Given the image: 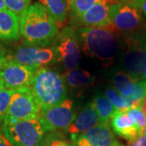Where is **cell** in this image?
<instances>
[{"instance_id": "1", "label": "cell", "mask_w": 146, "mask_h": 146, "mask_svg": "<svg viewBox=\"0 0 146 146\" xmlns=\"http://www.w3.org/2000/svg\"><path fill=\"white\" fill-rule=\"evenodd\" d=\"M80 49L105 66L112 64L122 46V37L112 27H86L76 30Z\"/></svg>"}, {"instance_id": "2", "label": "cell", "mask_w": 146, "mask_h": 146, "mask_svg": "<svg viewBox=\"0 0 146 146\" xmlns=\"http://www.w3.org/2000/svg\"><path fill=\"white\" fill-rule=\"evenodd\" d=\"M20 32L24 44L49 46L57 36L58 26L40 3H34L20 16Z\"/></svg>"}, {"instance_id": "3", "label": "cell", "mask_w": 146, "mask_h": 146, "mask_svg": "<svg viewBox=\"0 0 146 146\" xmlns=\"http://www.w3.org/2000/svg\"><path fill=\"white\" fill-rule=\"evenodd\" d=\"M110 27L126 42H138L146 36V21L132 1H116L110 7Z\"/></svg>"}, {"instance_id": "4", "label": "cell", "mask_w": 146, "mask_h": 146, "mask_svg": "<svg viewBox=\"0 0 146 146\" xmlns=\"http://www.w3.org/2000/svg\"><path fill=\"white\" fill-rule=\"evenodd\" d=\"M30 89L41 110L54 106L68 98L67 84L63 76L46 67L35 72Z\"/></svg>"}, {"instance_id": "5", "label": "cell", "mask_w": 146, "mask_h": 146, "mask_svg": "<svg viewBox=\"0 0 146 146\" xmlns=\"http://www.w3.org/2000/svg\"><path fill=\"white\" fill-rule=\"evenodd\" d=\"M3 131L12 146H42L48 133L39 118L3 125Z\"/></svg>"}, {"instance_id": "6", "label": "cell", "mask_w": 146, "mask_h": 146, "mask_svg": "<svg viewBox=\"0 0 146 146\" xmlns=\"http://www.w3.org/2000/svg\"><path fill=\"white\" fill-rule=\"evenodd\" d=\"M41 110L30 87L16 89L12 94L9 109L3 125L39 118Z\"/></svg>"}, {"instance_id": "7", "label": "cell", "mask_w": 146, "mask_h": 146, "mask_svg": "<svg viewBox=\"0 0 146 146\" xmlns=\"http://www.w3.org/2000/svg\"><path fill=\"white\" fill-rule=\"evenodd\" d=\"M57 54L58 62L67 70L77 68L81 61L80 46L76 31L72 27H63L52 43Z\"/></svg>"}, {"instance_id": "8", "label": "cell", "mask_w": 146, "mask_h": 146, "mask_svg": "<svg viewBox=\"0 0 146 146\" xmlns=\"http://www.w3.org/2000/svg\"><path fill=\"white\" fill-rule=\"evenodd\" d=\"M76 117L72 99L66 98L54 106L42 110L39 115L42 125L47 132L66 131Z\"/></svg>"}, {"instance_id": "9", "label": "cell", "mask_w": 146, "mask_h": 146, "mask_svg": "<svg viewBox=\"0 0 146 146\" xmlns=\"http://www.w3.org/2000/svg\"><path fill=\"white\" fill-rule=\"evenodd\" d=\"M8 56L18 63L34 70L58 62L57 54L52 45L36 46L23 43L16 47L12 55Z\"/></svg>"}, {"instance_id": "10", "label": "cell", "mask_w": 146, "mask_h": 146, "mask_svg": "<svg viewBox=\"0 0 146 146\" xmlns=\"http://www.w3.org/2000/svg\"><path fill=\"white\" fill-rule=\"evenodd\" d=\"M36 70L20 64L9 56L0 67V80L6 89H16L30 87Z\"/></svg>"}, {"instance_id": "11", "label": "cell", "mask_w": 146, "mask_h": 146, "mask_svg": "<svg viewBox=\"0 0 146 146\" xmlns=\"http://www.w3.org/2000/svg\"><path fill=\"white\" fill-rule=\"evenodd\" d=\"M127 49L122 57V65L126 72L140 80L146 70V50L135 42H126Z\"/></svg>"}, {"instance_id": "12", "label": "cell", "mask_w": 146, "mask_h": 146, "mask_svg": "<svg viewBox=\"0 0 146 146\" xmlns=\"http://www.w3.org/2000/svg\"><path fill=\"white\" fill-rule=\"evenodd\" d=\"M113 2L114 0H100L73 25L80 28L110 26V7Z\"/></svg>"}, {"instance_id": "13", "label": "cell", "mask_w": 146, "mask_h": 146, "mask_svg": "<svg viewBox=\"0 0 146 146\" xmlns=\"http://www.w3.org/2000/svg\"><path fill=\"white\" fill-rule=\"evenodd\" d=\"M116 141L109 123H99L80 134L73 143L76 146H113Z\"/></svg>"}, {"instance_id": "14", "label": "cell", "mask_w": 146, "mask_h": 146, "mask_svg": "<svg viewBox=\"0 0 146 146\" xmlns=\"http://www.w3.org/2000/svg\"><path fill=\"white\" fill-rule=\"evenodd\" d=\"M99 123H101L99 116L92 102H89L76 115L75 120L68 127L66 132L71 135L72 141L74 142L80 134H83Z\"/></svg>"}, {"instance_id": "15", "label": "cell", "mask_w": 146, "mask_h": 146, "mask_svg": "<svg viewBox=\"0 0 146 146\" xmlns=\"http://www.w3.org/2000/svg\"><path fill=\"white\" fill-rule=\"evenodd\" d=\"M110 126L113 131L128 142L136 140L141 136V133L133 120L127 115V111H117L110 119Z\"/></svg>"}, {"instance_id": "16", "label": "cell", "mask_w": 146, "mask_h": 146, "mask_svg": "<svg viewBox=\"0 0 146 146\" xmlns=\"http://www.w3.org/2000/svg\"><path fill=\"white\" fill-rule=\"evenodd\" d=\"M20 37V16L7 9L0 10V40L13 42Z\"/></svg>"}, {"instance_id": "17", "label": "cell", "mask_w": 146, "mask_h": 146, "mask_svg": "<svg viewBox=\"0 0 146 146\" xmlns=\"http://www.w3.org/2000/svg\"><path fill=\"white\" fill-rule=\"evenodd\" d=\"M110 80L113 88L126 98L133 94L136 82L139 80L125 71H115L111 74Z\"/></svg>"}, {"instance_id": "18", "label": "cell", "mask_w": 146, "mask_h": 146, "mask_svg": "<svg viewBox=\"0 0 146 146\" xmlns=\"http://www.w3.org/2000/svg\"><path fill=\"white\" fill-rule=\"evenodd\" d=\"M63 79L69 87L72 89H83L91 86L95 81L91 73L80 68L68 70L63 74Z\"/></svg>"}, {"instance_id": "19", "label": "cell", "mask_w": 146, "mask_h": 146, "mask_svg": "<svg viewBox=\"0 0 146 146\" xmlns=\"http://www.w3.org/2000/svg\"><path fill=\"white\" fill-rule=\"evenodd\" d=\"M47 12L57 23L58 28H63L68 14V0H39Z\"/></svg>"}, {"instance_id": "20", "label": "cell", "mask_w": 146, "mask_h": 146, "mask_svg": "<svg viewBox=\"0 0 146 146\" xmlns=\"http://www.w3.org/2000/svg\"><path fill=\"white\" fill-rule=\"evenodd\" d=\"M91 102L99 116L101 123H108L112 117L117 113L114 106L111 104L106 96L102 93L96 94Z\"/></svg>"}, {"instance_id": "21", "label": "cell", "mask_w": 146, "mask_h": 146, "mask_svg": "<svg viewBox=\"0 0 146 146\" xmlns=\"http://www.w3.org/2000/svg\"><path fill=\"white\" fill-rule=\"evenodd\" d=\"M100 0H68V13L70 21L74 24L80 17L90 10Z\"/></svg>"}, {"instance_id": "22", "label": "cell", "mask_w": 146, "mask_h": 146, "mask_svg": "<svg viewBox=\"0 0 146 146\" xmlns=\"http://www.w3.org/2000/svg\"><path fill=\"white\" fill-rule=\"evenodd\" d=\"M105 95L111 102V104L114 106L117 111L124 112L131 109V105L129 100L119 94L114 88H107L105 91Z\"/></svg>"}, {"instance_id": "23", "label": "cell", "mask_w": 146, "mask_h": 146, "mask_svg": "<svg viewBox=\"0 0 146 146\" xmlns=\"http://www.w3.org/2000/svg\"><path fill=\"white\" fill-rule=\"evenodd\" d=\"M6 8L21 16L30 6L31 0H3Z\"/></svg>"}, {"instance_id": "24", "label": "cell", "mask_w": 146, "mask_h": 146, "mask_svg": "<svg viewBox=\"0 0 146 146\" xmlns=\"http://www.w3.org/2000/svg\"><path fill=\"white\" fill-rule=\"evenodd\" d=\"M13 92L14 90L5 89L0 93V123L3 122L7 114Z\"/></svg>"}, {"instance_id": "25", "label": "cell", "mask_w": 146, "mask_h": 146, "mask_svg": "<svg viewBox=\"0 0 146 146\" xmlns=\"http://www.w3.org/2000/svg\"><path fill=\"white\" fill-rule=\"evenodd\" d=\"M127 115L130 116V118L133 120L136 127L141 131V135H143V131L146 126V115L142 111L140 107L137 108H132L128 110L127 111Z\"/></svg>"}, {"instance_id": "26", "label": "cell", "mask_w": 146, "mask_h": 146, "mask_svg": "<svg viewBox=\"0 0 146 146\" xmlns=\"http://www.w3.org/2000/svg\"><path fill=\"white\" fill-rule=\"evenodd\" d=\"M42 146H74V144H71L65 140L61 133L49 132L47 133Z\"/></svg>"}, {"instance_id": "27", "label": "cell", "mask_w": 146, "mask_h": 146, "mask_svg": "<svg viewBox=\"0 0 146 146\" xmlns=\"http://www.w3.org/2000/svg\"><path fill=\"white\" fill-rule=\"evenodd\" d=\"M127 146H146V137L144 135H141L136 140L128 142Z\"/></svg>"}, {"instance_id": "28", "label": "cell", "mask_w": 146, "mask_h": 146, "mask_svg": "<svg viewBox=\"0 0 146 146\" xmlns=\"http://www.w3.org/2000/svg\"><path fill=\"white\" fill-rule=\"evenodd\" d=\"M141 10L143 16L146 19V0H131Z\"/></svg>"}, {"instance_id": "29", "label": "cell", "mask_w": 146, "mask_h": 146, "mask_svg": "<svg viewBox=\"0 0 146 146\" xmlns=\"http://www.w3.org/2000/svg\"><path fill=\"white\" fill-rule=\"evenodd\" d=\"M0 146H12L4 135H0Z\"/></svg>"}, {"instance_id": "30", "label": "cell", "mask_w": 146, "mask_h": 146, "mask_svg": "<svg viewBox=\"0 0 146 146\" xmlns=\"http://www.w3.org/2000/svg\"><path fill=\"white\" fill-rule=\"evenodd\" d=\"M7 58V56L5 54V51L3 47L2 46V45L0 44V67L2 66V64L4 63V61Z\"/></svg>"}, {"instance_id": "31", "label": "cell", "mask_w": 146, "mask_h": 146, "mask_svg": "<svg viewBox=\"0 0 146 146\" xmlns=\"http://www.w3.org/2000/svg\"><path fill=\"white\" fill-rule=\"evenodd\" d=\"M140 108L142 110V111L146 115V96L144 98V99L142 100V102H141V106H140Z\"/></svg>"}, {"instance_id": "32", "label": "cell", "mask_w": 146, "mask_h": 146, "mask_svg": "<svg viewBox=\"0 0 146 146\" xmlns=\"http://www.w3.org/2000/svg\"><path fill=\"white\" fill-rule=\"evenodd\" d=\"M137 44H139L141 47H143L144 49H145L146 50V36L144 37V38H142L140 42H138Z\"/></svg>"}, {"instance_id": "33", "label": "cell", "mask_w": 146, "mask_h": 146, "mask_svg": "<svg viewBox=\"0 0 146 146\" xmlns=\"http://www.w3.org/2000/svg\"><path fill=\"white\" fill-rule=\"evenodd\" d=\"M6 8L5 3L3 2V0H0V10H5Z\"/></svg>"}, {"instance_id": "34", "label": "cell", "mask_w": 146, "mask_h": 146, "mask_svg": "<svg viewBox=\"0 0 146 146\" xmlns=\"http://www.w3.org/2000/svg\"><path fill=\"white\" fill-rule=\"evenodd\" d=\"M146 80V70L141 76V78H140V80Z\"/></svg>"}, {"instance_id": "35", "label": "cell", "mask_w": 146, "mask_h": 146, "mask_svg": "<svg viewBox=\"0 0 146 146\" xmlns=\"http://www.w3.org/2000/svg\"><path fill=\"white\" fill-rule=\"evenodd\" d=\"M3 89H5V88H4V86H3V84L2 82V80H0V93H1Z\"/></svg>"}, {"instance_id": "36", "label": "cell", "mask_w": 146, "mask_h": 146, "mask_svg": "<svg viewBox=\"0 0 146 146\" xmlns=\"http://www.w3.org/2000/svg\"><path fill=\"white\" fill-rule=\"evenodd\" d=\"M113 146H124V145H123V144H121V143H119V141H116V142H115V145H113Z\"/></svg>"}, {"instance_id": "37", "label": "cell", "mask_w": 146, "mask_h": 146, "mask_svg": "<svg viewBox=\"0 0 146 146\" xmlns=\"http://www.w3.org/2000/svg\"><path fill=\"white\" fill-rule=\"evenodd\" d=\"M143 135L146 137V126L145 127V129H144V131H143Z\"/></svg>"}, {"instance_id": "38", "label": "cell", "mask_w": 146, "mask_h": 146, "mask_svg": "<svg viewBox=\"0 0 146 146\" xmlns=\"http://www.w3.org/2000/svg\"><path fill=\"white\" fill-rule=\"evenodd\" d=\"M116 1H131V0H116Z\"/></svg>"}, {"instance_id": "39", "label": "cell", "mask_w": 146, "mask_h": 146, "mask_svg": "<svg viewBox=\"0 0 146 146\" xmlns=\"http://www.w3.org/2000/svg\"><path fill=\"white\" fill-rule=\"evenodd\" d=\"M0 135H1V128H0Z\"/></svg>"}, {"instance_id": "40", "label": "cell", "mask_w": 146, "mask_h": 146, "mask_svg": "<svg viewBox=\"0 0 146 146\" xmlns=\"http://www.w3.org/2000/svg\"><path fill=\"white\" fill-rule=\"evenodd\" d=\"M73 144H74V143H73ZM74 146H76V145H75V144H74Z\"/></svg>"}]
</instances>
